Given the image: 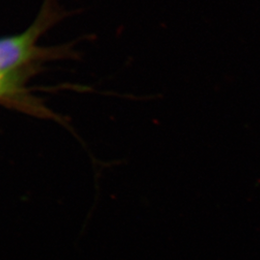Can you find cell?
I'll use <instances>...</instances> for the list:
<instances>
[{
  "instance_id": "obj_1",
  "label": "cell",
  "mask_w": 260,
  "mask_h": 260,
  "mask_svg": "<svg viewBox=\"0 0 260 260\" xmlns=\"http://www.w3.org/2000/svg\"><path fill=\"white\" fill-rule=\"evenodd\" d=\"M44 27L45 23L42 19L20 34L0 38V72L21 70L40 55L37 41Z\"/></svg>"
},
{
  "instance_id": "obj_2",
  "label": "cell",
  "mask_w": 260,
  "mask_h": 260,
  "mask_svg": "<svg viewBox=\"0 0 260 260\" xmlns=\"http://www.w3.org/2000/svg\"><path fill=\"white\" fill-rule=\"evenodd\" d=\"M25 75L22 70L0 72V100L10 99L19 94L23 89Z\"/></svg>"
}]
</instances>
